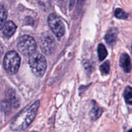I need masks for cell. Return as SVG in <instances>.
<instances>
[{"label":"cell","instance_id":"obj_1","mask_svg":"<svg viewBox=\"0 0 132 132\" xmlns=\"http://www.w3.org/2000/svg\"><path fill=\"white\" fill-rule=\"evenodd\" d=\"M39 106L40 101H37L22 110L11 122V129L16 131H21L27 129L35 120Z\"/></svg>","mask_w":132,"mask_h":132},{"label":"cell","instance_id":"obj_2","mask_svg":"<svg viewBox=\"0 0 132 132\" xmlns=\"http://www.w3.org/2000/svg\"><path fill=\"white\" fill-rule=\"evenodd\" d=\"M29 64L32 71L37 77H42L47 69V62L42 54L34 53L30 55Z\"/></svg>","mask_w":132,"mask_h":132},{"label":"cell","instance_id":"obj_3","mask_svg":"<svg viewBox=\"0 0 132 132\" xmlns=\"http://www.w3.org/2000/svg\"><path fill=\"white\" fill-rule=\"evenodd\" d=\"M21 58L19 54L14 51L7 53L3 60L4 68L10 74H15L19 70Z\"/></svg>","mask_w":132,"mask_h":132},{"label":"cell","instance_id":"obj_4","mask_svg":"<svg viewBox=\"0 0 132 132\" xmlns=\"http://www.w3.org/2000/svg\"><path fill=\"white\" fill-rule=\"evenodd\" d=\"M17 47L22 54L30 56L36 51V43L35 39L30 36L23 35L19 38Z\"/></svg>","mask_w":132,"mask_h":132},{"label":"cell","instance_id":"obj_5","mask_svg":"<svg viewBox=\"0 0 132 132\" xmlns=\"http://www.w3.org/2000/svg\"><path fill=\"white\" fill-rule=\"evenodd\" d=\"M48 24L54 35L60 39L65 34V26L62 18L56 14H51L48 17Z\"/></svg>","mask_w":132,"mask_h":132},{"label":"cell","instance_id":"obj_6","mask_svg":"<svg viewBox=\"0 0 132 132\" xmlns=\"http://www.w3.org/2000/svg\"><path fill=\"white\" fill-rule=\"evenodd\" d=\"M40 45L42 51L47 55L52 54L54 51L56 42L54 37L48 32H44L40 38Z\"/></svg>","mask_w":132,"mask_h":132},{"label":"cell","instance_id":"obj_7","mask_svg":"<svg viewBox=\"0 0 132 132\" xmlns=\"http://www.w3.org/2000/svg\"><path fill=\"white\" fill-rule=\"evenodd\" d=\"M119 64L126 73H129L131 70L132 67L130 57L127 53H123L121 54L120 57Z\"/></svg>","mask_w":132,"mask_h":132},{"label":"cell","instance_id":"obj_8","mask_svg":"<svg viewBox=\"0 0 132 132\" xmlns=\"http://www.w3.org/2000/svg\"><path fill=\"white\" fill-rule=\"evenodd\" d=\"M118 30L115 28H111L106 32L105 36V40L110 46H112L116 43L117 38Z\"/></svg>","mask_w":132,"mask_h":132},{"label":"cell","instance_id":"obj_9","mask_svg":"<svg viewBox=\"0 0 132 132\" xmlns=\"http://www.w3.org/2000/svg\"><path fill=\"white\" fill-rule=\"evenodd\" d=\"M6 97L7 98L5 101V107H10V108H11V107L16 108L18 106V100L14 91H9Z\"/></svg>","mask_w":132,"mask_h":132},{"label":"cell","instance_id":"obj_10","mask_svg":"<svg viewBox=\"0 0 132 132\" xmlns=\"http://www.w3.org/2000/svg\"><path fill=\"white\" fill-rule=\"evenodd\" d=\"M16 29L17 27L13 21H7L3 27V35L7 38L11 37L16 32Z\"/></svg>","mask_w":132,"mask_h":132},{"label":"cell","instance_id":"obj_11","mask_svg":"<svg viewBox=\"0 0 132 132\" xmlns=\"http://www.w3.org/2000/svg\"><path fill=\"white\" fill-rule=\"evenodd\" d=\"M102 112H103V110H102V108L100 107L96 102L93 101V102L92 108H91L89 113L90 118L91 119V120H96V119H98L101 116Z\"/></svg>","mask_w":132,"mask_h":132},{"label":"cell","instance_id":"obj_12","mask_svg":"<svg viewBox=\"0 0 132 132\" xmlns=\"http://www.w3.org/2000/svg\"><path fill=\"white\" fill-rule=\"evenodd\" d=\"M7 17V12L5 8L3 5H0V30L4 27L6 23Z\"/></svg>","mask_w":132,"mask_h":132},{"label":"cell","instance_id":"obj_13","mask_svg":"<svg viewBox=\"0 0 132 132\" xmlns=\"http://www.w3.org/2000/svg\"><path fill=\"white\" fill-rule=\"evenodd\" d=\"M97 51L99 60L101 61H103L108 56V52L106 47L103 44H99L97 48Z\"/></svg>","mask_w":132,"mask_h":132},{"label":"cell","instance_id":"obj_14","mask_svg":"<svg viewBox=\"0 0 132 132\" xmlns=\"http://www.w3.org/2000/svg\"><path fill=\"white\" fill-rule=\"evenodd\" d=\"M124 96L126 102L132 106V87L128 86L126 87L124 90Z\"/></svg>","mask_w":132,"mask_h":132},{"label":"cell","instance_id":"obj_15","mask_svg":"<svg viewBox=\"0 0 132 132\" xmlns=\"http://www.w3.org/2000/svg\"><path fill=\"white\" fill-rule=\"evenodd\" d=\"M110 70V63L109 61L104 62L101 66H100V71L102 75H107L109 74Z\"/></svg>","mask_w":132,"mask_h":132},{"label":"cell","instance_id":"obj_16","mask_svg":"<svg viewBox=\"0 0 132 132\" xmlns=\"http://www.w3.org/2000/svg\"><path fill=\"white\" fill-rule=\"evenodd\" d=\"M115 17L119 19H122V20H126L128 18V14L124 12L121 9H117L115 11Z\"/></svg>","mask_w":132,"mask_h":132},{"label":"cell","instance_id":"obj_17","mask_svg":"<svg viewBox=\"0 0 132 132\" xmlns=\"http://www.w3.org/2000/svg\"><path fill=\"white\" fill-rule=\"evenodd\" d=\"M38 3L39 5L44 10L47 11L51 7V0H38Z\"/></svg>","mask_w":132,"mask_h":132},{"label":"cell","instance_id":"obj_18","mask_svg":"<svg viewBox=\"0 0 132 132\" xmlns=\"http://www.w3.org/2000/svg\"><path fill=\"white\" fill-rule=\"evenodd\" d=\"M76 0H71L70 1V5H69V7H70V9H72L74 6Z\"/></svg>","mask_w":132,"mask_h":132},{"label":"cell","instance_id":"obj_19","mask_svg":"<svg viewBox=\"0 0 132 132\" xmlns=\"http://www.w3.org/2000/svg\"><path fill=\"white\" fill-rule=\"evenodd\" d=\"M86 1V0H78V5H81V4H83Z\"/></svg>","mask_w":132,"mask_h":132},{"label":"cell","instance_id":"obj_20","mask_svg":"<svg viewBox=\"0 0 132 132\" xmlns=\"http://www.w3.org/2000/svg\"><path fill=\"white\" fill-rule=\"evenodd\" d=\"M128 132H132V129H130V130H129V131H128Z\"/></svg>","mask_w":132,"mask_h":132},{"label":"cell","instance_id":"obj_21","mask_svg":"<svg viewBox=\"0 0 132 132\" xmlns=\"http://www.w3.org/2000/svg\"><path fill=\"white\" fill-rule=\"evenodd\" d=\"M32 132H37V131H32Z\"/></svg>","mask_w":132,"mask_h":132},{"label":"cell","instance_id":"obj_22","mask_svg":"<svg viewBox=\"0 0 132 132\" xmlns=\"http://www.w3.org/2000/svg\"><path fill=\"white\" fill-rule=\"evenodd\" d=\"M131 50H132V46H131Z\"/></svg>","mask_w":132,"mask_h":132}]
</instances>
